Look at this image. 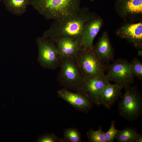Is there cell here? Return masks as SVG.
Segmentation results:
<instances>
[{
    "instance_id": "cell-1",
    "label": "cell",
    "mask_w": 142,
    "mask_h": 142,
    "mask_svg": "<svg viewBox=\"0 0 142 142\" xmlns=\"http://www.w3.org/2000/svg\"><path fill=\"white\" fill-rule=\"evenodd\" d=\"M81 0H30L29 5L47 20L62 21L75 16Z\"/></svg>"
},
{
    "instance_id": "cell-2",
    "label": "cell",
    "mask_w": 142,
    "mask_h": 142,
    "mask_svg": "<svg viewBox=\"0 0 142 142\" xmlns=\"http://www.w3.org/2000/svg\"><path fill=\"white\" fill-rule=\"evenodd\" d=\"M95 18L86 8H80L75 16L62 21H55L43 33L42 37L51 40L63 37L81 39L82 30L84 23Z\"/></svg>"
},
{
    "instance_id": "cell-3",
    "label": "cell",
    "mask_w": 142,
    "mask_h": 142,
    "mask_svg": "<svg viewBox=\"0 0 142 142\" xmlns=\"http://www.w3.org/2000/svg\"><path fill=\"white\" fill-rule=\"evenodd\" d=\"M125 92L118 102L119 114L126 120H136L142 114V96L137 85L124 88Z\"/></svg>"
},
{
    "instance_id": "cell-4",
    "label": "cell",
    "mask_w": 142,
    "mask_h": 142,
    "mask_svg": "<svg viewBox=\"0 0 142 142\" xmlns=\"http://www.w3.org/2000/svg\"><path fill=\"white\" fill-rule=\"evenodd\" d=\"M93 48H82L74 58L83 78L100 75L104 74L105 71V64L98 59L94 52Z\"/></svg>"
},
{
    "instance_id": "cell-5",
    "label": "cell",
    "mask_w": 142,
    "mask_h": 142,
    "mask_svg": "<svg viewBox=\"0 0 142 142\" xmlns=\"http://www.w3.org/2000/svg\"><path fill=\"white\" fill-rule=\"evenodd\" d=\"M38 55L37 61L43 68L55 69L60 67L62 58L54 42L42 37L36 39Z\"/></svg>"
},
{
    "instance_id": "cell-6",
    "label": "cell",
    "mask_w": 142,
    "mask_h": 142,
    "mask_svg": "<svg viewBox=\"0 0 142 142\" xmlns=\"http://www.w3.org/2000/svg\"><path fill=\"white\" fill-rule=\"evenodd\" d=\"M60 67L57 77L58 82L64 88L77 92L83 78L74 59L62 58Z\"/></svg>"
},
{
    "instance_id": "cell-7",
    "label": "cell",
    "mask_w": 142,
    "mask_h": 142,
    "mask_svg": "<svg viewBox=\"0 0 142 142\" xmlns=\"http://www.w3.org/2000/svg\"><path fill=\"white\" fill-rule=\"evenodd\" d=\"M111 64H105L106 75L109 81L121 85L125 87L134 82V77L130 62L126 59L119 58Z\"/></svg>"
},
{
    "instance_id": "cell-8",
    "label": "cell",
    "mask_w": 142,
    "mask_h": 142,
    "mask_svg": "<svg viewBox=\"0 0 142 142\" xmlns=\"http://www.w3.org/2000/svg\"><path fill=\"white\" fill-rule=\"evenodd\" d=\"M109 82L106 75L104 74L83 78L77 92L86 96L96 105L99 106L101 105L100 94L105 85Z\"/></svg>"
},
{
    "instance_id": "cell-9",
    "label": "cell",
    "mask_w": 142,
    "mask_h": 142,
    "mask_svg": "<svg viewBox=\"0 0 142 142\" xmlns=\"http://www.w3.org/2000/svg\"><path fill=\"white\" fill-rule=\"evenodd\" d=\"M57 94L58 97L80 111L88 113L93 107L91 100L79 92L73 93L63 88L58 90Z\"/></svg>"
},
{
    "instance_id": "cell-10",
    "label": "cell",
    "mask_w": 142,
    "mask_h": 142,
    "mask_svg": "<svg viewBox=\"0 0 142 142\" xmlns=\"http://www.w3.org/2000/svg\"><path fill=\"white\" fill-rule=\"evenodd\" d=\"M61 57L74 59L82 48L81 39L69 37H63L52 40Z\"/></svg>"
},
{
    "instance_id": "cell-11",
    "label": "cell",
    "mask_w": 142,
    "mask_h": 142,
    "mask_svg": "<svg viewBox=\"0 0 142 142\" xmlns=\"http://www.w3.org/2000/svg\"><path fill=\"white\" fill-rule=\"evenodd\" d=\"M102 23V20L100 19L95 18L87 21L84 23L81 36L83 48L93 47V41L99 30Z\"/></svg>"
},
{
    "instance_id": "cell-12",
    "label": "cell",
    "mask_w": 142,
    "mask_h": 142,
    "mask_svg": "<svg viewBox=\"0 0 142 142\" xmlns=\"http://www.w3.org/2000/svg\"><path fill=\"white\" fill-rule=\"evenodd\" d=\"M118 33L121 37L127 40L137 48L142 44V24L141 23L129 24L121 28Z\"/></svg>"
},
{
    "instance_id": "cell-13",
    "label": "cell",
    "mask_w": 142,
    "mask_h": 142,
    "mask_svg": "<svg viewBox=\"0 0 142 142\" xmlns=\"http://www.w3.org/2000/svg\"><path fill=\"white\" fill-rule=\"evenodd\" d=\"M97 57L102 63L109 64L114 61V52L107 35L104 34L93 48Z\"/></svg>"
},
{
    "instance_id": "cell-14",
    "label": "cell",
    "mask_w": 142,
    "mask_h": 142,
    "mask_svg": "<svg viewBox=\"0 0 142 142\" xmlns=\"http://www.w3.org/2000/svg\"><path fill=\"white\" fill-rule=\"evenodd\" d=\"M123 88L121 85L109 82L105 86L100 96L101 104L108 109L111 108L118 101L121 95V91Z\"/></svg>"
},
{
    "instance_id": "cell-15",
    "label": "cell",
    "mask_w": 142,
    "mask_h": 142,
    "mask_svg": "<svg viewBox=\"0 0 142 142\" xmlns=\"http://www.w3.org/2000/svg\"><path fill=\"white\" fill-rule=\"evenodd\" d=\"M30 0H3L6 9L12 14L21 16L26 12Z\"/></svg>"
},
{
    "instance_id": "cell-16",
    "label": "cell",
    "mask_w": 142,
    "mask_h": 142,
    "mask_svg": "<svg viewBox=\"0 0 142 142\" xmlns=\"http://www.w3.org/2000/svg\"><path fill=\"white\" fill-rule=\"evenodd\" d=\"M139 134L135 128L126 127L120 130L115 139L118 142H134Z\"/></svg>"
},
{
    "instance_id": "cell-17",
    "label": "cell",
    "mask_w": 142,
    "mask_h": 142,
    "mask_svg": "<svg viewBox=\"0 0 142 142\" xmlns=\"http://www.w3.org/2000/svg\"><path fill=\"white\" fill-rule=\"evenodd\" d=\"M124 9L129 12L140 13L142 12V0H123Z\"/></svg>"
},
{
    "instance_id": "cell-18",
    "label": "cell",
    "mask_w": 142,
    "mask_h": 142,
    "mask_svg": "<svg viewBox=\"0 0 142 142\" xmlns=\"http://www.w3.org/2000/svg\"><path fill=\"white\" fill-rule=\"evenodd\" d=\"M64 138L67 142H81V135L78 130L75 128L65 129L63 133Z\"/></svg>"
},
{
    "instance_id": "cell-19",
    "label": "cell",
    "mask_w": 142,
    "mask_h": 142,
    "mask_svg": "<svg viewBox=\"0 0 142 142\" xmlns=\"http://www.w3.org/2000/svg\"><path fill=\"white\" fill-rule=\"evenodd\" d=\"M105 133L100 125L97 130H94L92 128L90 129L87 132V135L90 142H106Z\"/></svg>"
},
{
    "instance_id": "cell-20",
    "label": "cell",
    "mask_w": 142,
    "mask_h": 142,
    "mask_svg": "<svg viewBox=\"0 0 142 142\" xmlns=\"http://www.w3.org/2000/svg\"><path fill=\"white\" fill-rule=\"evenodd\" d=\"M133 73L138 80H142V63L138 58H133L130 62Z\"/></svg>"
},
{
    "instance_id": "cell-21",
    "label": "cell",
    "mask_w": 142,
    "mask_h": 142,
    "mask_svg": "<svg viewBox=\"0 0 142 142\" xmlns=\"http://www.w3.org/2000/svg\"><path fill=\"white\" fill-rule=\"evenodd\" d=\"M38 142H67L63 138H58L54 134L52 133H46L40 135L37 138Z\"/></svg>"
},
{
    "instance_id": "cell-22",
    "label": "cell",
    "mask_w": 142,
    "mask_h": 142,
    "mask_svg": "<svg viewBox=\"0 0 142 142\" xmlns=\"http://www.w3.org/2000/svg\"><path fill=\"white\" fill-rule=\"evenodd\" d=\"M115 121H111L110 127L108 131L105 133V138L106 142H113L120 130L117 129L115 126Z\"/></svg>"
},
{
    "instance_id": "cell-23",
    "label": "cell",
    "mask_w": 142,
    "mask_h": 142,
    "mask_svg": "<svg viewBox=\"0 0 142 142\" xmlns=\"http://www.w3.org/2000/svg\"><path fill=\"white\" fill-rule=\"evenodd\" d=\"M142 135L139 133L135 140L134 142H142Z\"/></svg>"
},
{
    "instance_id": "cell-24",
    "label": "cell",
    "mask_w": 142,
    "mask_h": 142,
    "mask_svg": "<svg viewBox=\"0 0 142 142\" xmlns=\"http://www.w3.org/2000/svg\"><path fill=\"white\" fill-rule=\"evenodd\" d=\"M138 55L140 57L142 56V52L141 51H139L138 53Z\"/></svg>"
},
{
    "instance_id": "cell-25",
    "label": "cell",
    "mask_w": 142,
    "mask_h": 142,
    "mask_svg": "<svg viewBox=\"0 0 142 142\" xmlns=\"http://www.w3.org/2000/svg\"><path fill=\"white\" fill-rule=\"evenodd\" d=\"M3 0H0V2L3 1Z\"/></svg>"
},
{
    "instance_id": "cell-26",
    "label": "cell",
    "mask_w": 142,
    "mask_h": 142,
    "mask_svg": "<svg viewBox=\"0 0 142 142\" xmlns=\"http://www.w3.org/2000/svg\"><path fill=\"white\" fill-rule=\"evenodd\" d=\"M91 1H93L94 0H90Z\"/></svg>"
}]
</instances>
